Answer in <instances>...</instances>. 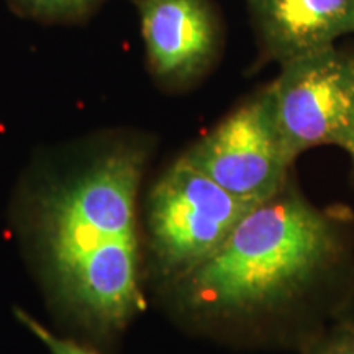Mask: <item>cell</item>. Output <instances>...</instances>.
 <instances>
[{
    "label": "cell",
    "instance_id": "cell-1",
    "mask_svg": "<svg viewBox=\"0 0 354 354\" xmlns=\"http://www.w3.org/2000/svg\"><path fill=\"white\" fill-rule=\"evenodd\" d=\"M344 253L342 225L287 184L176 282L197 317L250 330L302 305L342 266Z\"/></svg>",
    "mask_w": 354,
    "mask_h": 354
},
{
    "label": "cell",
    "instance_id": "cell-2",
    "mask_svg": "<svg viewBox=\"0 0 354 354\" xmlns=\"http://www.w3.org/2000/svg\"><path fill=\"white\" fill-rule=\"evenodd\" d=\"M143 166V149L122 145L44 201V243L57 286L102 333L123 328L145 308L136 238Z\"/></svg>",
    "mask_w": 354,
    "mask_h": 354
},
{
    "label": "cell",
    "instance_id": "cell-3",
    "mask_svg": "<svg viewBox=\"0 0 354 354\" xmlns=\"http://www.w3.org/2000/svg\"><path fill=\"white\" fill-rule=\"evenodd\" d=\"M258 203L243 201L179 158L148 202L151 251L159 272L179 279L214 256Z\"/></svg>",
    "mask_w": 354,
    "mask_h": 354
},
{
    "label": "cell",
    "instance_id": "cell-4",
    "mask_svg": "<svg viewBox=\"0 0 354 354\" xmlns=\"http://www.w3.org/2000/svg\"><path fill=\"white\" fill-rule=\"evenodd\" d=\"M279 66L268 94L292 161L312 148L338 145L354 107V55L335 44Z\"/></svg>",
    "mask_w": 354,
    "mask_h": 354
},
{
    "label": "cell",
    "instance_id": "cell-5",
    "mask_svg": "<svg viewBox=\"0 0 354 354\" xmlns=\"http://www.w3.org/2000/svg\"><path fill=\"white\" fill-rule=\"evenodd\" d=\"M183 158L227 192L253 203L281 192L294 165L274 122L268 87L227 115Z\"/></svg>",
    "mask_w": 354,
    "mask_h": 354
},
{
    "label": "cell",
    "instance_id": "cell-6",
    "mask_svg": "<svg viewBox=\"0 0 354 354\" xmlns=\"http://www.w3.org/2000/svg\"><path fill=\"white\" fill-rule=\"evenodd\" d=\"M146 57L159 82L183 87L209 71L220 25L209 0H136Z\"/></svg>",
    "mask_w": 354,
    "mask_h": 354
},
{
    "label": "cell",
    "instance_id": "cell-7",
    "mask_svg": "<svg viewBox=\"0 0 354 354\" xmlns=\"http://www.w3.org/2000/svg\"><path fill=\"white\" fill-rule=\"evenodd\" d=\"M261 53L277 64L354 35V0H248Z\"/></svg>",
    "mask_w": 354,
    "mask_h": 354
},
{
    "label": "cell",
    "instance_id": "cell-8",
    "mask_svg": "<svg viewBox=\"0 0 354 354\" xmlns=\"http://www.w3.org/2000/svg\"><path fill=\"white\" fill-rule=\"evenodd\" d=\"M100 3L102 0H8V6L19 15L48 24L79 21Z\"/></svg>",
    "mask_w": 354,
    "mask_h": 354
},
{
    "label": "cell",
    "instance_id": "cell-9",
    "mask_svg": "<svg viewBox=\"0 0 354 354\" xmlns=\"http://www.w3.org/2000/svg\"><path fill=\"white\" fill-rule=\"evenodd\" d=\"M15 315L48 348V351L51 354H95L91 349L71 342L68 338H59V336L53 335L50 330L44 328L41 323L35 320L32 315H28L24 310H15Z\"/></svg>",
    "mask_w": 354,
    "mask_h": 354
},
{
    "label": "cell",
    "instance_id": "cell-10",
    "mask_svg": "<svg viewBox=\"0 0 354 354\" xmlns=\"http://www.w3.org/2000/svg\"><path fill=\"white\" fill-rule=\"evenodd\" d=\"M310 354H354V323L344 320L317 339Z\"/></svg>",
    "mask_w": 354,
    "mask_h": 354
},
{
    "label": "cell",
    "instance_id": "cell-11",
    "mask_svg": "<svg viewBox=\"0 0 354 354\" xmlns=\"http://www.w3.org/2000/svg\"><path fill=\"white\" fill-rule=\"evenodd\" d=\"M336 146L344 149V151L349 154V158H351L354 165V107L351 110V115H349L346 127H344V130L342 133V136H339V141Z\"/></svg>",
    "mask_w": 354,
    "mask_h": 354
},
{
    "label": "cell",
    "instance_id": "cell-12",
    "mask_svg": "<svg viewBox=\"0 0 354 354\" xmlns=\"http://www.w3.org/2000/svg\"><path fill=\"white\" fill-rule=\"evenodd\" d=\"M349 322H353V323H354V320H349Z\"/></svg>",
    "mask_w": 354,
    "mask_h": 354
}]
</instances>
